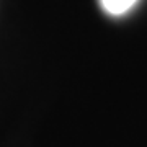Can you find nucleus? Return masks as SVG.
Instances as JSON below:
<instances>
[{
  "instance_id": "f257e3e1",
  "label": "nucleus",
  "mask_w": 147,
  "mask_h": 147,
  "mask_svg": "<svg viewBox=\"0 0 147 147\" xmlns=\"http://www.w3.org/2000/svg\"><path fill=\"white\" fill-rule=\"evenodd\" d=\"M137 0H101V5L110 15H123Z\"/></svg>"
}]
</instances>
